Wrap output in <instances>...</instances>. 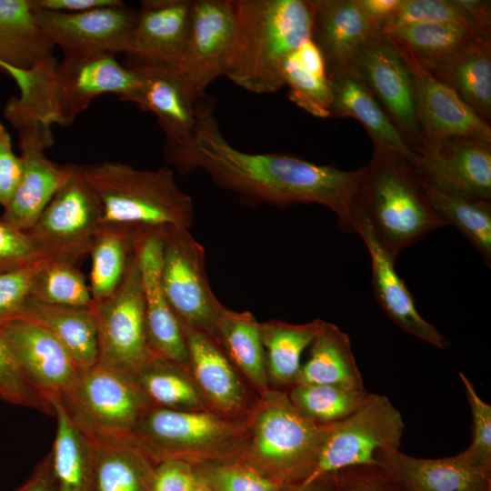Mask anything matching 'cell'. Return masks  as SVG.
Here are the masks:
<instances>
[{
	"mask_svg": "<svg viewBox=\"0 0 491 491\" xmlns=\"http://www.w3.org/2000/svg\"><path fill=\"white\" fill-rule=\"evenodd\" d=\"M162 238L161 284L171 310L183 329L214 338L224 306L211 288L204 246L183 227L163 228Z\"/></svg>",
	"mask_w": 491,
	"mask_h": 491,
	"instance_id": "30bf717a",
	"label": "cell"
},
{
	"mask_svg": "<svg viewBox=\"0 0 491 491\" xmlns=\"http://www.w3.org/2000/svg\"><path fill=\"white\" fill-rule=\"evenodd\" d=\"M198 481L187 463L167 458L154 469L150 491H194Z\"/></svg>",
	"mask_w": 491,
	"mask_h": 491,
	"instance_id": "681fc988",
	"label": "cell"
},
{
	"mask_svg": "<svg viewBox=\"0 0 491 491\" xmlns=\"http://www.w3.org/2000/svg\"><path fill=\"white\" fill-rule=\"evenodd\" d=\"M333 424H316L289 397L269 392L252 422L250 456L280 481L303 477L312 470Z\"/></svg>",
	"mask_w": 491,
	"mask_h": 491,
	"instance_id": "8992f818",
	"label": "cell"
},
{
	"mask_svg": "<svg viewBox=\"0 0 491 491\" xmlns=\"http://www.w3.org/2000/svg\"><path fill=\"white\" fill-rule=\"evenodd\" d=\"M404 427L400 412L386 396L369 394L356 411L332 425L312 470L300 485L351 467H376L379 450L399 448Z\"/></svg>",
	"mask_w": 491,
	"mask_h": 491,
	"instance_id": "ba28073f",
	"label": "cell"
},
{
	"mask_svg": "<svg viewBox=\"0 0 491 491\" xmlns=\"http://www.w3.org/2000/svg\"><path fill=\"white\" fill-rule=\"evenodd\" d=\"M420 184L438 216L446 225L456 226L490 267L491 200L446 195L422 181Z\"/></svg>",
	"mask_w": 491,
	"mask_h": 491,
	"instance_id": "74e56055",
	"label": "cell"
},
{
	"mask_svg": "<svg viewBox=\"0 0 491 491\" xmlns=\"http://www.w3.org/2000/svg\"><path fill=\"white\" fill-rule=\"evenodd\" d=\"M31 73L27 92L11 96L3 110L15 130L39 121L67 125L99 95L131 102L140 88L138 74L114 55L53 56Z\"/></svg>",
	"mask_w": 491,
	"mask_h": 491,
	"instance_id": "7a4b0ae2",
	"label": "cell"
},
{
	"mask_svg": "<svg viewBox=\"0 0 491 491\" xmlns=\"http://www.w3.org/2000/svg\"><path fill=\"white\" fill-rule=\"evenodd\" d=\"M22 161L13 148L11 135L0 122V205L9 204L21 179Z\"/></svg>",
	"mask_w": 491,
	"mask_h": 491,
	"instance_id": "f907efd6",
	"label": "cell"
},
{
	"mask_svg": "<svg viewBox=\"0 0 491 491\" xmlns=\"http://www.w3.org/2000/svg\"><path fill=\"white\" fill-rule=\"evenodd\" d=\"M40 259L25 232L0 221V274L26 266Z\"/></svg>",
	"mask_w": 491,
	"mask_h": 491,
	"instance_id": "c3c4849f",
	"label": "cell"
},
{
	"mask_svg": "<svg viewBox=\"0 0 491 491\" xmlns=\"http://www.w3.org/2000/svg\"><path fill=\"white\" fill-rule=\"evenodd\" d=\"M121 0H35V6L44 11L81 13L117 5Z\"/></svg>",
	"mask_w": 491,
	"mask_h": 491,
	"instance_id": "816d5d0a",
	"label": "cell"
},
{
	"mask_svg": "<svg viewBox=\"0 0 491 491\" xmlns=\"http://www.w3.org/2000/svg\"><path fill=\"white\" fill-rule=\"evenodd\" d=\"M417 154L424 146L411 74L382 30L370 36L350 64Z\"/></svg>",
	"mask_w": 491,
	"mask_h": 491,
	"instance_id": "7c38bea8",
	"label": "cell"
},
{
	"mask_svg": "<svg viewBox=\"0 0 491 491\" xmlns=\"http://www.w3.org/2000/svg\"><path fill=\"white\" fill-rule=\"evenodd\" d=\"M436 23L463 25L475 31L470 16L456 0H402L383 27Z\"/></svg>",
	"mask_w": 491,
	"mask_h": 491,
	"instance_id": "ee69618b",
	"label": "cell"
},
{
	"mask_svg": "<svg viewBox=\"0 0 491 491\" xmlns=\"http://www.w3.org/2000/svg\"><path fill=\"white\" fill-rule=\"evenodd\" d=\"M51 460L50 456L42 464L34 477L17 491H55L50 478Z\"/></svg>",
	"mask_w": 491,
	"mask_h": 491,
	"instance_id": "11a10c76",
	"label": "cell"
},
{
	"mask_svg": "<svg viewBox=\"0 0 491 491\" xmlns=\"http://www.w3.org/2000/svg\"><path fill=\"white\" fill-rule=\"evenodd\" d=\"M100 205L81 165L25 233L41 259L75 265L90 254L100 226Z\"/></svg>",
	"mask_w": 491,
	"mask_h": 491,
	"instance_id": "9c48e42d",
	"label": "cell"
},
{
	"mask_svg": "<svg viewBox=\"0 0 491 491\" xmlns=\"http://www.w3.org/2000/svg\"><path fill=\"white\" fill-rule=\"evenodd\" d=\"M194 0H144L125 63L175 70L189 35Z\"/></svg>",
	"mask_w": 491,
	"mask_h": 491,
	"instance_id": "603a6c76",
	"label": "cell"
},
{
	"mask_svg": "<svg viewBox=\"0 0 491 491\" xmlns=\"http://www.w3.org/2000/svg\"><path fill=\"white\" fill-rule=\"evenodd\" d=\"M207 484L213 491H280L282 486L280 481L240 465H223L212 468L208 473Z\"/></svg>",
	"mask_w": 491,
	"mask_h": 491,
	"instance_id": "bcb514c9",
	"label": "cell"
},
{
	"mask_svg": "<svg viewBox=\"0 0 491 491\" xmlns=\"http://www.w3.org/2000/svg\"><path fill=\"white\" fill-rule=\"evenodd\" d=\"M294 491H326V490L315 486V484H311L308 486L300 485L298 488H296Z\"/></svg>",
	"mask_w": 491,
	"mask_h": 491,
	"instance_id": "9f6ffc18",
	"label": "cell"
},
{
	"mask_svg": "<svg viewBox=\"0 0 491 491\" xmlns=\"http://www.w3.org/2000/svg\"><path fill=\"white\" fill-rule=\"evenodd\" d=\"M402 0H357L365 14L382 27L397 11Z\"/></svg>",
	"mask_w": 491,
	"mask_h": 491,
	"instance_id": "db71d44e",
	"label": "cell"
},
{
	"mask_svg": "<svg viewBox=\"0 0 491 491\" xmlns=\"http://www.w3.org/2000/svg\"><path fill=\"white\" fill-rule=\"evenodd\" d=\"M15 317L33 321L48 331L82 369L97 363V332L90 307L52 305L28 296Z\"/></svg>",
	"mask_w": 491,
	"mask_h": 491,
	"instance_id": "f1b7e54d",
	"label": "cell"
},
{
	"mask_svg": "<svg viewBox=\"0 0 491 491\" xmlns=\"http://www.w3.org/2000/svg\"><path fill=\"white\" fill-rule=\"evenodd\" d=\"M55 45L36 18L34 0H0V69L25 95L31 71L54 55Z\"/></svg>",
	"mask_w": 491,
	"mask_h": 491,
	"instance_id": "cb8c5ba5",
	"label": "cell"
},
{
	"mask_svg": "<svg viewBox=\"0 0 491 491\" xmlns=\"http://www.w3.org/2000/svg\"><path fill=\"white\" fill-rule=\"evenodd\" d=\"M259 324L248 311L237 312L224 306L214 339L246 378L265 390L268 371Z\"/></svg>",
	"mask_w": 491,
	"mask_h": 491,
	"instance_id": "836d02e7",
	"label": "cell"
},
{
	"mask_svg": "<svg viewBox=\"0 0 491 491\" xmlns=\"http://www.w3.org/2000/svg\"><path fill=\"white\" fill-rule=\"evenodd\" d=\"M137 12L121 1L115 5L81 13L49 12L36 7V18L42 30L55 47L61 49L64 56L116 55L119 53L125 55L130 50Z\"/></svg>",
	"mask_w": 491,
	"mask_h": 491,
	"instance_id": "9a60e30c",
	"label": "cell"
},
{
	"mask_svg": "<svg viewBox=\"0 0 491 491\" xmlns=\"http://www.w3.org/2000/svg\"><path fill=\"white\" fill-rule=\"evenodd\" d=\"M98 363L130 376L154 354L147 338L145 308L135 252L122 282L107 297L92 301Z\"/></svg>",
	"mask_w": 491,
	"mask_h": 491,
	"instance_id": "8fae6325",
	"label": "cell"
},
{
	"mask_svg": "<svg viewBox=\"0 0 491 491\" xmlns=\"http://www.w3.org/2000/svg\"><path fill=\"white\" fill-rule=\"evenodd\" d=\"M194 491H213V490L211 489V487L208 486L206 482L199 480Z\"/></svg>",
	"mask_w": 491,
	"mask_h": 491,
	"instance_id": "6f0895ef",
	"label": "cell"
},
{
	"mask_svg": "<svg viewBox=\"0 0 491 491\" xmlns=\"http://www.w3.org/2000/svg\"><path fill=\"white\" fill-rule=\"evenodd\" d=\"M354 215L366 222L393 261L405 248L446 225L432 207L407 159L376 146L364 166L354 198Z\"/></svg>",
	"mask_w": 491,
	"mask_h": 491,
	"instance_id": "277c9868",
	"label": "cell"
},
{
	"mask_svg": "<svg viewBox=\"0 0 491 491\" xmlns=\"http://www.w3.org/2000/svg\"><path fill=\"white\" fill-rule=\"evenodd\" d=\"M325 321L294 325L279 320L260 323L268 375L279 384H295L301 356L320 332Z\"/></svg>",
	"mask_w": 491,
	"mask_h": 491,
	"instance_id": "e575fe53",
	"label": "cell"
},
{
	"mask_svg": "<svg viewBox=\"0 0 491 491\" xmlns=\"http://www.w3.org/2000/svg\"><path fill=\"white\" fill-rule=\"evenodd\" d=\"M472 414V442L462 453L472 462L491 467V406L479 397L470 380L459 373Z\"/></svg>",
	"mask_w": 491,
	"mask_h": 491,
	"instance_id": "f6af8a7d",
	"label": "cell"
},
{
	"mask_svg": "<svg viewBox=\"0 0 491 491\" xmlns=\"http://www.w3.org/2000/svg\"><path fill=\"white\" fill-rule=\"evenodd\" d=\"M420 181L441 193L491 200V142L449 136L409 163Z\"/></svg>",
	"mask_w": 491,
	"mask_h": 491,
	"instance_id": "2e32d148",
	"label": "cell"
},
{
	"mask_svg": "<svg viewBox=\"0 0 491 491\" xmlns=\"http://www.w3.org/2000/svg\"><path fill=\"white\" fill-rule=\"evenodd\" d=\"M186 367L153 355L132 375L150 404L175 410H195L202 405L201 396L186 376Z\"/></svg>",
	"mask_w": 491,
	"mask_h": 491,
	"instance_id": "d590c367",
	"label": "cell"
},
{
	"mask_svg": "<svg viewBox=\"0 0 491 491\" xmlns=\"http://www.w3.org/2000/svg\"><path fill=\"white\" fill-rule=\"evenodd\" d=\"M135 252L134 235L100 227L90 251V293L92 301L110 296L120 285Z\"/></svg>",
	"mask_w": 491,
	"mask_h": 491,
	"instance_id": "f35d334b",
	"label": "cell"
},
{
	"mask_svg": "<svg viewBox=\"0 0 491 491\" xmlns=\"http://www.w3.org/2000/svg\"><path fill=\"white\" fill-rule=\"evenodd\" d=\"M101 211L100 227L135 233L176 226L189 229L194 205L168 166L139 169L118 161L81 165Z\"/></svg>",
	"mask_w": 491,
	"mask_h": 491,
	"instance_id": "5b68a950",
	"label": "cell"
},
{
	"mask_svg": "<svg viewBox=\"0 0 491 491\" xmlns=\"http://www.w3.org/2000/svg\"><path fill=\"white\" fill-rule=\"evenodd\" d=\"M235 25L232 0H194L188 38L174 70L194 102L205 95L213 81L225 76Z\"/></svg>",
	"mask_w": 491,
	"mask_h": 491,
	"instance_id": "4fadbf2b",
	"label": "cell"
},
{
	"mask_svg": "<svg viewBox=\"0 0 491 491\" xmlns=\"http://www.w3.org/2000/svg\"><path fill=\"white\" fill-rule=\"evenodd\" d=\"M60 400L91 439L135 437V429L151 405L132 376L98 362L82 369Z\"/></svg>",
	"mask_w": 491,
	"mask_h": 491,
	"instance_id": "52a82bcc",
	"label": "cell"
},
{
	"mask_svg": "<svg viewBox=\"0 0 491 491\" xmlns=\"http://www.w3.org/2000/svg\"><path fill=\"white\" fill-rule=\"evenodd\" d=\"M16 131L22 175L0 221L25 232L70 178L73 164L59 165L45 155V151L54 145L50 125L34 122Z\"/></svg>",
	"mask_w": 491,
	"mask_h": 491,
	"instance_id": "e0dca14e",
	"label": "cell"
},
{
	"mask_svg": "<svg viewBox=\"0 0 491 491\" xmlns=\"http://www.w3.org/2000/svg\"><path fill=\"white\" fill-rule=\"evenodd\" d=\"M430 71L486 124L491 121V35H476Z\"/></svg>",
	"mask_w": 491,
	"mask_h": 491,
	"instance_id": "83f0119b",
	"label": "cell"
},
{
	"mask_svg": "<svg viewBox=\"0 0 491 491\" xmlns=\"http://www.w3.org/2000/svg\"><path fill=\"white\" fill-rule=\"evenodd\" d=\"M45 303L90 307L92 296L85 277L75 265L41 260L33 277L30 295Z\"/></svg>",
	"mask_w": 491,
	"mask_h": 491,
	"instance_id": "60d3db41",
	"label": "cell"
},
{
	"mask_svg": "<svg viewBox=\"0 0 491 491\" xmlns=\"http://www.w3.org/2000/svg\"><path fill=\"white\" fill-rule=\"evenodd\" d=\"M373 474L347 476L341 491H398L377 469Z\"/></svg>",
	"mask_w": 491,
	"mask_h": 491,
	"instance_id": "f5cc1de1",
	"label": "cell"
},
{
	"mask_svg": "<svg viewBox=\"0 0 491 491\" xmlns=\"http://www.w3.org/2000/svg\"><path fill=\"white\" fill-rule=\"evenodd\" d=\"M235 25L225 76L255 94L285 85L286 58L311 38V0H232Z\"/></svg>",
	"mask_w": 491,
	"mask_h": 491,
	"instance_id": "3957f363",
	"label": "cell"
},
{
	"mask_svg": "<svg viewBox=\"0 0 491 491\" xmlns=\"http://www.w3.org/2000/svg\"><path fill=\"white\" fill-rule=\"evenodd\" d=\"M353 228L367 247L372 266L373 290L385 313L405 332L437 348H446L448 341L420 316L412 294L396 272L395 261L379 246L366 222L360 216L354 215Z\"/></svg>",
	"mask_w": 491,
	"mask_h": 491,
	"instance_id": "d4e9b609",
	"label": "cell"
},
{
	"mask_svg": "<svg viewBox=\"0 0 491 491\" xmlns=\"http://www.w3.org/2000/svg\"><path fill=\"white\" fill-rule=\"evenodd\" d=\"M0 399L54 416L51 402L25 376L0 334Z\"/></svg>",
	"mask_w": 491,
	"mask_h": 491,
	"instance_id": "7bdbcfd3",
	"label": "cell"
},
{
	"mask_svg": "<svg viewBox=\"0 0 491 491\" xmlns=\"http://www.w3.org/2000/svg\"><path fill=\"white\" fill-rule=\"evenodd\" d=\"M282 76L290 101L314 116H331L332 88L326 71L305 65L294 52L285 61Z\"/></svg>",
	"mask_w": 491,
	"mask_h": 491,
	"instance_id": "b9f144b4",
	"label": "cell"
},
{
	"mask_svg": "<svg viewBox=\"0 0 491 491\" xmlns=\"http://www.w3.org/2000/svg\"><path fill=\"white\" fill-rule=\"evenodd\" d=\"M50 402L56 418V434L50 455L55 491H93L94 457L89 438L67 413L60 396Z\"/></svg>",
	"mask_w": 491,
	"mask_h": 491,
	"instance_id": "1f68e13d",
	"label": "cell"
},
{
	"mask_svg": "<svg viewBox=\"0 0 491 491\" xmlns=\"http://www.w3.org/2000/svg\"><path fill=\"white\" fill-rule=\"evenodd\" d=\"M299 384L365 388L350 339L336 325L324 322L301 365L295 385Z\"/></svg>",
	"mask_w": 491,
	"mask_h": 491,
	"instance_id": "d6a6232c",
	"label": "cell"
},
{
	"mask_svg": "<svg viewBox=\"0 0 491 491\" xmlns=\"http://www.w3.org/2000/svg\"><path fill=\"white\" fill-rule=\"evenodd\" d=\"M377 469L398 491H490L491 467L470 461L463 453L424 459L387 447L376 456Z\"/></svg>",
	"mask_w": 491,
	"mask_h": 491,
	"instance_id": "ffe728a7",
	"label": "cell"
},
{
	"mask_svg": "<svg viewBox=\"0 0 491 491\" xmlns=\"http://www.w3.org/2000/svg\"><path fill=\"white\" fill-rule=\"evenodd\" d=\"M40 259L26 266L0 274V323L15 318L30 295Z\"/></svg>",
	"mask_w": 491,
	"mask_h": 491,
	"instance_id": "7dc6e473",
	"label": "cell"
},
{
	"mask_svg": "<svg viewBox=\"0 0 491 491\" xmlns=\"http://www.w3.org/2000/svg\"><path fill=\"white\" fill-rule=\"evenodd\" d=\"M0 334L25 376L49 401L71 390L82 368L48 331L15 317L0 323Z\"/></svg>",
	"mask_w": 491,
	"mask_h": 491,
	"instance_id": "d6986e66",
	"label": "cell"
},
{
	"mask_svg": "<svg viewBox=\"0 0 491 491\" xmlns=\"http://www.w3.org/2000/svg\"><path fill=\"white\" fill-rule=\"evenodd\" d=\"M327 76L332 88L331 116L356 119L366 130L374 146L396 152L411 163L416 154L356 69L349 65Z\"/></svg>",
	"mask_w": 491,
	"mask_h": 491,
	"instance_id": "4316f807",
	"label": "cell"
},
{
	"mask_svg": "<svg viewBox=\"0 0 491 491\" xmlns=\"http://www.w3.org/2000/svg\"><path fill=\"white\" fill-rule=\"evenodd\" d=\"M162 230L149 229L134 235L143 286L148 344L154 355L188 368L185 334L168 305L161 284Z\"/></svg>",
	"mask_w": 491,
	"mask_h": 491,
	"instance_id": "44dd1931",
	"label": "cell"
},
{
	"mask_svg": "<svg viewBox=\"0 0 491 491\" xmlns=\"http://www.w3.org/2000/svg\"><path fill=\"white\" fill-rule=\"evenodd\" d=\"M381 30L389 40L406 47L426 69L456 53L477 35L469 26L449 23L416 24Z\"/></svg>",
	"mask_w": 491,
	"mask_h": 491,
	"instance_id": "8d00e7d4",
	"label": "cell"
},
{
	"mask_svg": "<svg viewBox=\"0 0 491 491\" xmlns=\"http://www.w3.org/2000/svg\"><path fill=\"white\" fill-rule=\"evenodd\" d=\"M93 491H150V456L135 437L91 439Z\"/></svg>",
	"mask_w": 491,
	"mask_h": 491,
	"instance_id": "f546056e",
	"label": "cell"
},
{
	"mask_svg": "<svg viewBox=\"0 0 491 491\" xmlns=\"http://www.w3.org/2000/svg\"><path fill=\"white\" fill-rule=\"evenodd\" d=\"M231 434V427L211 414L157 406L144 413L134 433L150 456L164 459L213 449Z\"/></svg>",
	"mask_w": 491,
	"mask_h": 491,
	"instance_id": "7402d4cb",
	"label": "cell"
},
{
	"mask_svg": "<svg viewBox=\"0 0 491 491\" xmlns=\"http://www.w3.org/2000/svg\"><path fill=\"white\" fill-rule=\"evenodd\" d=\"M213 105L206 95L195 103L190 172L203 169L249 206L322 205L336 214L342 230L353 232L354 198L364 166L344 171L284 154L243 152L223 135Z\"/></svg>",
	"mask_w": 491,
	"mask_h": 491,
	"instance_id": "6da1fadb",
	"label": "cell"
},
{
	"mask_svg": "<svg viewBox=\"0 0 491 491\" xmlns=\"http://www.w3.org/2000/svg\"><path fill=\"white\" fill-rule=\"evenodd\" d=\"M189 368L207 397L225 411L238 409L244 401L243 386L230 360L215 339L205 332L183 329Z\"/></svg>",
	"mask_w": 491,
	"mask_h": 491,
	"instance_id": "4dcf8cb0",
	"label": "cell"
},
{
	"mask_svg": "<svg viewBox=\"0 0 491 491\" xmlns=\"http://www.w3.org/2000/svg\"><path fill=\"white\" fill-rule=\"evenodd\" d=\"M125 64L140 77V88L132 99L155 115L165 137V161L180 174L190 173L195 148V102L186 94L171 69Z\"/></svg>",
	"mask_w": 491,
	"mask_h": 491,
	"instance_id": "5bb4252c",
	"label": "cell"
},
{
	"mask_svg": "<svg viewBox=\"0 0 491 491\" xmlns=\"http://www.w3.org/2000/svg\"><path fill=\"white\" fill-rule=\"evenodd\" d=\"M389 41L412 76L416 111L424 137L423 148L449 136L491 142L490 125L484 122L451 87L425 68L406 47Z\"/></svg>",
	"mask_w": 491,
	"mask_h": 491,
	"instance_id": "ac0fdd59",
	"label": "cell"
},
{
	"mask_svg": "<svg viewBox=\"0 0 491 491\" xmlns=\"http://www.w3.org/2000/svg\"><path fill=\"white\" fill-rule=\"evenodd\" d=\"M365 388L330 385H295L288 397L296 408L319 425L337 423L356 411L366 400Z\"/></svg>",
	"mask_w": 491,
	"mask_h": 491,
	"instance_id": "ab89813d",
	"label": "cell"
},
{
	"mask_svg": "<svg viewBox=\"0 0 491 491\" xmlns=\"http://www.w3.org/2000/svg\"><path fill=\"white\" fill-rule=\"evenodd\" d=\"M311 2V40L324 57L327 74L348 66L358 48L382 29L365 14L357 0Z\"/></svg>",
	"mask_w": 491,
	"mask_h": 491,
	"instance_id": "484cf974",
	"label": "cell"
}]
</instances>
